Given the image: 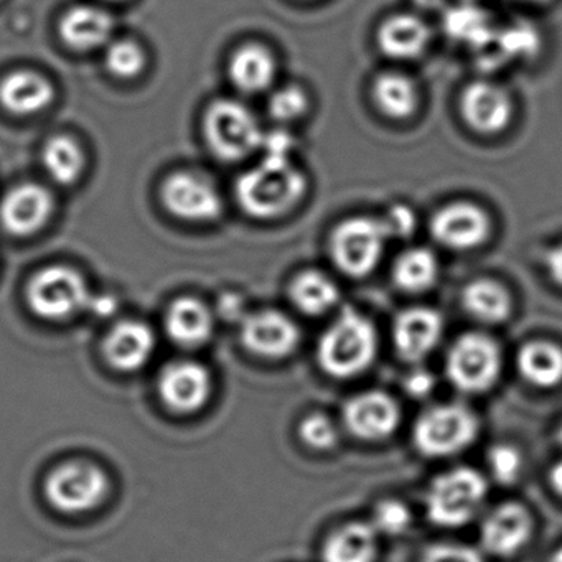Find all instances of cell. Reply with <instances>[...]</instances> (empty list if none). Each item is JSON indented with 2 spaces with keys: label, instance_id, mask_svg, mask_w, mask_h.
<instances>
[{
  "label": "cell",
  "instance_id": "6da1fadb",
  "mask_svg": "<svg viewBox=\"0 0 562 562\" xmlns=\"http://www.w3.org/2000/svg\"><path fill=\"white\" fill-rule=\"evenodd\" d=\"M307 192V179L291 160H261L239 177L236 199L252 218L276 220L288 215Z\"/></svg>",
  "mask_w": 562,
  "mask_h": 562
},
{
  "label": "cell",
  "instance_id": "7a4b0ae2",
  "mask_svg": "<svg viewBox=\"0 0 562 562\" xmlns=\"http://www.w3.org/2000/svg\"><path fill=\"white\" fill-rule=\"evenodd\" d=\"M378 351L373 324L360 312L345 308L318 341V363L335 378L363 373Z\"/></svg>",
  "mask_w": 562,
  "mask_h": 562
},
{
  "label": "cell",
  "instance_id": "3957f363",
  "mask_svg": "<svg viewBox=\"0 0 562 562\" xmlns=\"http://www.w3.org/2000/svg\"><path fill=\"white\" fill-rule=\"evenodd\" d=\"M486 480L469 467L449 470L430 483L426 512L430 521L443 528H459L475 518L486 498Z\"/></svg>",
  "mask_w": 562,
  "mask_h": 562
},
{
  "label": "cell",
  "instance_id": "277c9868",
  "mask_svg": "<svg viewBox=\"0 0 562 562\" xmlns=\"http://www.w3.org/2000/svg\"><path fill=\"white\" fill-rule=\"evenodd\" d=\"M390 238L383 218L353 216L331 233L330 252L335 266L350 278H364L380 265Z\"/></svg>",
  "mask_w": 562,
  "mask_h": 562
},
{
  "label": "cell",
  "instance_id": "5b68a950",
  "mask_svg": "<svg viewBox=\"0 0 562 562\" xmlns=\"http://www.w3.org/2000/svg\"><path fill=\"white\" fill-rule=\"evenodd\" d=\"M479 434V419L462 404H440L420 414L414 424V446L426 457L462 452Z\"/></svg>",
  "mask_w": 562,
  "mask_h": 562
},
{
  "label": "cell",
  "instance_id": "8992f818",
  "mask_svg": "<svg viewBox=\"0 0 562 562\" xmlns=\"http://www.w3.org/2000/svg\"><path fill=\"white\" fill-rule=\"evenodd\" d=\"M205 136L213 153L225 160H243L261 149L265 133L255 114L233 100L215 101L205 114Z\"/></svg>",
  "mask_w": 562,
  "mask_h": 562
},
{
  "label": "cell",
  "instance_id": "52a82bcc",
  "mask_svg": "<svg viewBox=\"0 0 562 562\" xmlns=\"http://www.w3.org/2000/svg\"><path fill=\"white\" fill-rule=\"evenodd\" d=\"M502 351L488 335L465 334L457 338L447 357V376L463 393H483L498 380Z\"/></svg>",
  "mask_w": 562,
  "mask_h": 562
},
{
  "label": "cell",
  "instance_id": "ba28073f",
  "mask_svg": "<svg viewBox=\"0 0 562 562\" xmlns=\"http://www.w3.org/2000/svg\"><path fill=\"white\" fill-rule=\"evenodd\" d=\"M110 490L103 469L90 462L64 463L45 480V496L58 512L83 513L97 508Z\"/></svg>",
  "mask_w": 562,
  "mask_h": 562
},
{
  "label": "cell",
  "instance_id": "9c48e42d",
  "mask_svg": "<svg viewBox=\"0 0 562 562\" xmlns=\"http://www.w3.org/2000/svg\"><path fill=\"white\" fill-rule=\"evenodd\" d=\"M91 294L80 272L64 266L44 269L34 276L27 289L32 311L48 321L71 317L88 307Z\"/></svg>",
  "mask_w": 562,
  "mask_h": 562
},
{
  "label": "cell",
  "instance_id": "30bf717a",
  "mask_svg": "<svg viewBox=\"0 0 562 562\" xmlns=\"http://www.w3.org/2000/svg\"><path fill=\"white\" fill-rule=\"evenodd\" d=\"M430 236L443 248L469 251L479 248L492 232L488 213L470 202H453L434 213Z\"/></svg>",
  "mask_w": 562,
  "mask_h": 562
},
{
  "label": "cell",
  "instance_id": "8fae6325",
  "mask_svg": "<svg viewBox=\"0 0 562 562\" xmlns=\"http://www.w3.org/2000/svg\"><path fill=\"white\" fill-rule=\"evenodd\" d=\"M162 200L169 212L189 222H213L223 212L218 190L195 173L170 176L162 186Z\"/></svg>",
  "mask_w": 562,
  "mask_h": 562
},
{
  "label": "cell",
  "instance_id": "7c38bea8",
  "mask_svg": "<svg viewBox=\"0 0 562 562\" xmlns=\"http://www.w3.org/2000/svg\"><path fill=\"white\" fill-rule=\"evenodd\" d=\"M508 91L492 81H473L460 98V114L470 130L483 136L499 134L513 120Z\"/></svg>",
  "mask_w": 562,
  "mask_h": 562
},
{
  "label": "cell",
  "instance_id": "4fadbf2b",
  "mask_svg": "<svg viewBox=\"0 0 562 562\" xmlns=\"http://www.w3.org/2000/svg\"><path fill=\"white\" fill-rule=\"evenodd\" d=\"M243 345L258 357H289L301 341L297 325L279 311H259L241 322Z\"/></svg>",
  "mask_w": 562,
  "mask_h": 562
},
{
  "label": "cell",
  "instance_id": "5bb4252c",
  "mask_svg": "<svg viewBox=\"0 0 562 562\" xmlns=\"http://www.w3.org/2000/svg\"><path fill=\"white\" fill-rule=\"evenodd\" d=\"M400 417L396 401L381 391L358 394L344 409L345 426L363 440L386 439L396 430Z\"/></svg>",
  "mask_w": 562,
  "mask_h": 562
},
{
  "label": "cell",
  "instance_id": "9a60e30c",
  "mask_svg": "<svg viewBox=\"0 0 562 562\" xmlns=\"http://www.w3.org/2000/svg\"><path fill=\"white\" fill-rule=\"evenodd\" d=\"M159 391L177 413H193L205 406L212 394V376L202 363L176 361L160 374Z\"/></svg>",
  "mask_w": 562,
  "mask_h": 562
},
{
  "label": "cell",
  "instance_id": "2e32d148",
  "mask_svg": "<svg viewBox=\"0 0 562 562\" xmlns=\"http://www.w3.org/2000/svg\"><path fill=\"white\" fill-rule=\"evenodd\" d=\"M531 529L528 509L518 503H505L483 519L480 541L490 554L506 558L516 554L529 541Z\"/></svg>",
  "mask_w": 562,
  "mask_h": 562
},
{
  "label": "cell",
  "instance_id": "e0dca14e",
  "mask_svg": "<svg viewBox=\"0 0 562 562\" xmlns=\"http://www.w3.org/2000/svg\"><path fill=\"white\" fill-rule=\"evenodd\" d=\"M54 212V199L44 187L24 183L15 187L0 203V222L9 233L24 236L38 232Z\"/></svg>",
  "mask_w": 562,
  "mask_h": 562
},
{
  "label": "cell",
  "instance_id": "ac0fdd59",
  "mask_svg": "<svg viewBox=\"0 0 562 562\" xmlns=\"http://www.w3.org/2000/svg\"><path fill=\"white\" fill-rule=\"evenodd\" d=\"M443 331L439 312L429 307L406 308L394 322V345L406 361H420L437 347Z\"/></svg>",
  "mask_w": 562,
  "mask_h": 562
},
{
  "label": "cell",
  "instance_id": "d6986e66",
  "mask_svg": "<svg viewBox=\"0 0 562 562\" xmlns=\"http://www.w3.org/2000/svg\"><path fill=\"white\" fill-rule=\"evenodd\" d=\"M154 348V331L149 325L137 321L120 322L104 341L108 361L121 371L139 370L153 357Z\"/></svg>",
  "mask_w": 562,
  "mask_h": 562
},
{
  "label": "cell",
  "instance_id": "ffe728a7",
  "mask_svg": "<svg viewBox=\"0 0 562 562\" xmlns=\"http://www.w3.org/2000/svg\"><path fill=\"white\" fill-rule=\"evenodd\" d=\"M378 47L394 60H413L426 52L430 31L419 18L409 14L393 15L378 31Z\"/></svg>",
  "mask_w": 562,
  "mask_h": 562
},
{
  "label": "cell",
  "instance_id": "44dd1931",
  "mask_svg": "<svg viewBox=\"0 0 562 562\" xmlns=\"http://www.w3.org/2000/svg\"><path fill=\"white\" fill-rule=\"evenodd\" d=\"M278 75L274 55L262 45H245L235 52L229 61V78L246 94L269 90Z\"/></svg>",
  "mask_w": 562,
  "mask_h": 562
},
{
  "label": "cell",
  "instance_id": "7402d4cb",
  "mask_svg": "<svg viewBox=\"0 0 562 562\" xmlns=\"http://www.w3.org/2000/svg\"><path fill=\"white\" fill-rule=\"evenodd\" d=\"M54 101V87L34 71H14L0 81V104L14 114H35Z\"/></svg>",
  "mask_w": 562,
  "mask_h": 562
},
{
  "label": "cell",
  "instance_id": "603a6c76",
  "mask_svg": "<svg viewBox=\"0 0 562 562\" xmlns=\"http://www.w3.org/2000/svg\"><path fill=\"white\" fill-rule=\"evenodd\" d=\"M113 32V18L93 5H77L60 21V35L71 48L91 50L106 44Z\"/></svg>",
  "mask_w": 562,
  "mask_h": 562
},
{
  "label": "cell",
  "instance_id": "cb8c5ba5",
  "mask_svg": "<svg viewBox=\"0 0 562 562\" xmlns=\"http://www.w3.org/2000/svg\"><path fill=\"white\" fill-rule=\"evenodd\" d=\"M166 328L167 334L177 344L183 347H199L212 337V312L199 299H177L167 312Z\"/></svg>",
  "mask_w": 562,
  "mask_h": 562
},
{
  "label": "cell",
  "instance_id": "d4e9b609",
  "mask_svg": "<svg viewBox=\"0 0 562 562\" xmlns=\"http://www.w3.org/2000/svg\"><path fill=\"white\" fill-rule=\"evenodd\" d=\"M378 554L376 529L367 522H348L324 546V562H373Z\"/></svg>",
  "mask_w": 562,
  "mask_h": 562
},
{
  "label": "cell",
  "instance_id": "484cf974",
  "mask_svg": "<svg viewBox=\"0 0 562 562\" xmlns=\"http://www.w3.org/2000/svg\"><path fill=\"white\" fill-rule=\"evenodd\" d=\"M462 305L467 314L483 324H502L513 312V299L499 282L476 279L462 292Z\"/></svg>",
  "mask_w": 562,
  "mask_h": 562
},
{
  "label": "cell",
  "instance_id": "4316f807",
  "mask_svg": "<svg viewBox=\"0 0 562 562\" xmlns=\"http://www.w3.org/2000/svg\"><path fill=\"white\" fill-rule=\"evenodd\" d=\"M292 304L305 315H322L340 301L338 285L317 269H305L292 279L289 288Z\"/></svg>",
  "mask_w": 562,
  "mask_h": 562
},
{
  "label": "cell",
  "instance_id": "83f0119b",
  "mask_svg": "<svg viewBox=\"0 0 562 562\" xmlns=\"http://www.w3.org/2000/svg\"><path fill=\"white\" fill-rule=\"evenodd\" d=\"M373 100L384 116L407 120L419 106V91L406 75L386 71L374 78Z\"/></svg>",
  "mask_w": 562,
  "mask_h": 562
},
{
  "label": "cell",
  "instance_id": "f1b7e54d",
  "mask_svg": "<svg viewBox=\"0 0 562 562\" xmlns=\"http://www.w3.org/2000/svg\"><path fill=\"white\" fill-rule=\"evenodd\" d=\"M518 368L529 383L551 387L562 381V348L551 341L535 340L522 345Z\"/></svg>",
  "mask_w": 562,
  "mask_h": 562
},
{
  "label": "cell",
  "instance_id": "f546056e",
  "mask_svg": "<svg viewBox=\"0 0 562 562\" xmlns=\"http://www.w3.org/2000/svg\"><path fill=\"white\" fill-rule=\"evenodd\" d=\"M439 278V261L426 248L404 251L394 262L393 281L401 291L419 294L429 291Z\"/></svg>",
  "mask_w": 562,
  "mask_h": 562
},
{
  "label": "cell",
  "instance_id": "4dcf8cb0",
  "mask_svg": "<svg viewBox=\"0 0 562 562\" xmlns=\"http://www.w3.org/2000/svg\"><path fill=\"white\" fill-rule=\"evenodd\" d=\"M443 29L453 41L472 45L476 50L488 44L496 32L488 14L470 2L447 9L443 15Z\"/></svg>",
  "mask_w": 562,
  "mask_h": 562
},
{
  "label": "cell",
  "instance_id": "1f68e13d",
  "mask_svg": "<svg viewBox=\"0 0 562 562\" xmlns=\"http://www.w3.org/2000/svg\"><path fill=\"white\" fill-rule=\"evenodd\" d=\"M42 159L48 176L60 186H71L83 172V153L71 137H52L45 146Z\"/></svg>",
  "mask_w": 562,
  "mask_h": 562
},
{
  "label": "cell",
  "instance_id": "d6a6232c",
  "mask_svg": "<svg viewBox=\"0 0 562 562\" xmlns=\"http://www.w3.org/2000/svg\"><path fill=\"white\" fill-rule=\"evenodd\" d=\"M308 110V97L304 88L288 85L276 91L269 100V114L278 123L288 124L301 120Z\"/></svg>",
  "mask_w": 562,
  "mask_h": 562
},
{
  "label": "cell",
  "instance_id": "836d02e7",
  "mask_svg": "<svg viewBox=\"0 0 562 562\" xmlns=\"http://www.w3.org/2000/svg\"><path fill=\"white\" fill-rule=\"evenodd\" d=\"M106 65L111 74L116 77L133 78L143 70L146 57L139 45L130 41H120L108 48Z\"/></svg>",
  "mask_w": 562,
  "mask_h": 562
},
{
  "label": "cell",
  "instance_id": "e575fe53",
  "mask_svg": "<svg viewBox=\"0 0 562 562\" xmlns=\"http://www.w3.org/2000/svg\"><path fill=\"white\" fill-rule=\"evenodd\" d=\"M299 436L305 446L315 450H330L337 446L338 430L324 414H311L299 426Z\"/></svg>",
  "mask_w": 562,
  "mask_h": 562
},
{
  "label": "cell",
  "instance_id": "d590c367",
  "mask_svg": "<svg viewBox=\"0 0 562 562\" xmlns=\"http://www.w3.org/2000/svg\"><path fill=\"white\" fill-rule=\"evenodd\" d=\"M411 525V512L406 505L397 499H384L378 503L373 513V526L376 532L386 536H397L406 531Z\"/></svg>",
  "mask_w": 562,
  "mask_h": 562
},
{
  "label": "cell",
  "instance_id": "8d00e7d4",
  "mask_svg": "<svg viewBox=\"0 0 562 562\" xmlns=\"http://www.w3.org/2000/svg\"><path fill=\"white\" fill-rule=\"evenodd\" d=\"M488 465L492 475L498 480L499 483L516 482L519 473H521L522 460L518 450L508 443H498L493 446L488 452Z\"/></svg>",
  "mask_w": 562,
  "mask_h": 562
},
{
  "label": "cell",
  "instance_id": "74e56055",
  "mask_svg": "<svg viewBox=\"0 0 562 562\" xmlns=\"http://www.w3.org/2000/svg\"><path fill=\"white\" fill-rule=\"evenodd\" d=\"M383 222L390 233V238H409L416 232L417 216L411 206L397 203V205L391 206Z\"/></svg>",
  "mask_w": 562,
  "mask_h": 562
},
{
  "label": "cell",
  "instance_id": "f35d334b",
  "mask_svg": "<svg viewBox=\"0 0 562 562\" xmlns=\"http://www.w3.org/2000/svg\"><path fill=\"white\" fill-rule=\"evenodd\" d=\"M420 562H485L475 549L460 544H436L424 552Z\"/></svg>",
  "mask_w": 562,
  "mask_h": 562
},
{
  "label": "cell",
  "instance_id": "ab89813d",
  "mask_svg": "<svg viewBox=\"0 0 562 562\" xmlns=\"http://www.w3.org/2000/svg\"><path fill=\"white\" fill-rule=\"evenodd\" d=\"M265 160H291L292 149H294V137L285 131H274V133L265 134L261 144Z\"/></svg>",
  "mask_w": 562,
  "mask_h": 562
},
{
  "label": "cell",
  "instance_id": "60d3db41",
  "mask_svg": "<svg viewBox=\"0 0 562 562\" xmlns=\"http://www.w3.org/2000/svg\"><path fill=\"white\" fill-rule=\"evenodd\" d=\"M434 386H436V380L432 374L426 370H416L413 373L407 374L404 380V390L409 396L423 400V397L429 396L432 393Z\"/></svg>",
  "mask_w": 562,
  "mask_h": 562
},
{
  "label": "cell",
  "instance_id": "b9f144b4",
  "mask_svg": "<svg viewBox=\"0 0 562 562\" xmlns=\"http://www.w3.org/2000/svg\"><path fill=\"white\" fill-rule=\"evenodd\" d=\"M88 307H90L91 312L98 315V317H110V315L116 312L117 301L113 295L91 294L90 301H88Z\"/></svg>",
  "mask_w": 562,
  "mask_h": 562
},
{
  "label": "cell",
  "instance_id": "7bdbcfd3",
  "mask_svg": "<svg viewBox=\"0 0 562 562\" xmlns=\"http://www.w3.org/2000/svg\"><path fill=\"white\" fill-rule=\"evenodd\" d=\"M546 269L552 281L562 288V243L554 246L546 256Z\"/></svg>",
  "mask_w": 562,
  "mask_h": 562
},
{
  "label": "cell",
  "instance_id": "ee69618b",
  "mask_svg": "<svg viewBox=\"0 0 562 562\" xmlns=\"http://www.w3.org/2000/svg\"><path fill=\"white\" fill-rule=\"evenodd\" d=\"M222 311L225 312L226 315L238 314V311H241V305H239V299L238 297L223 299Z\"/></svg>",
  "mask_w": 562,
  "mask_h": 562
},
{
  "label": "cell",
  "instance_id": "f6af8a7d",
  "mask_svg": "<svg viewBox=\"0 0 562 562\" xmlns=\"http://www.w3.org/2000/svg\"><path fill=\"white\" fill-rule=\"evenodd\" d=\"M552 488L562 496V462H559L554 469L551 470Z\"/></svg>",
  "mask_w": 562,
  "mask_h": 562
},
{
  "label": "cell",
  "instance_id": "bcb514c9",
  "mask_svg": "<svg viewBox=\"0 0 562 562\" xmlns=\"http://www.w3.org/2000/svg\"><path fill=\"white\" fill-rule=\"evenodd\" d=\"M414 2L426 11H434V9H439L443 4V0H414Z\"/></svg>",
  "mask_w": 562,
  "mask_h": 562
},
{
  "label": "cell",
  "instance_id": "7dc6e473",
  "mask_svg": "<svg viewBox=\"0 0 562 562\" xmlns=\"http://www.w3.org/2000/svg\"><path fill=\"white\" fill-rule=\"evenodd\" d=\"M549 562H562V548L559 549V551L555 552L554 555H552L551 561Z\"/></svg>",
  "mask_w": 562,
  "mask_h": 562
},
{
  "label": "cell",
  "instance_id": "c3c4849f",
  "mask_svg": "<svg viewBox=\"0 0 562 562\" xmlns=\"http://www.w3.org/2000/svg\"><path fill=\"white\" fill-rule=\"evenodd\" d=\"M522 2H529V4H546L549 0H522Z\"/></svg>",
  "mask_w": 562,
  "mask_h": 562
},
{
  "label": "cell",
  "instance_id": "681fc988",
  "mask_svg": "<svg viewBox=\"0 0 562 562\" xmlns=\"http://www.w3.org/2000/svg\"><path fill=\"white\" fill-rule=\"evenodd\" d=\"M559 439H561V442H562V427H561V430H559Z\"/></svg>",
  "mask_w": 562,
  "mask_h": 562
},
{
  "label": "cell",
  "instance_id": "f907efd6",
  "mask_svg": "<svg viewBox=\"0 0 562 562\" xmlns=\"http://www.w3.org/2000/svg\"><path fill=\"white\" fill-rule=\"evenodd\" d=\"M111 2H116V0H111Z\"/></svg>",
  "mask_w": 562,
  "mask_h": 562
}]
</instances>
